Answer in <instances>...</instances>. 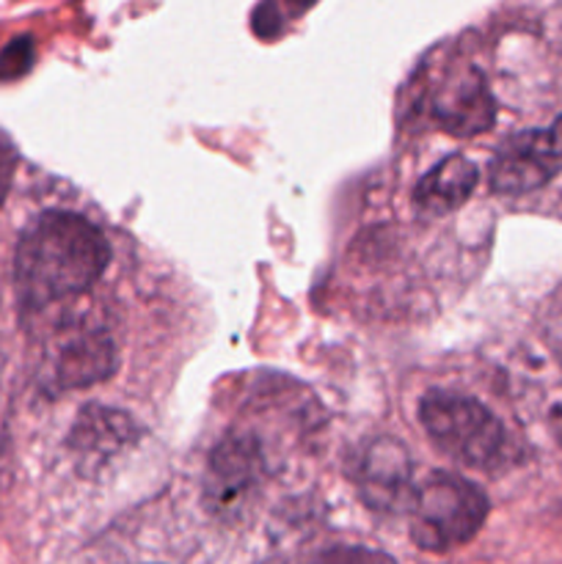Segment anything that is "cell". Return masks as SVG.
I'll list each match as a JSON object with an SVG mask.
<instances>
[{
  "instance_id": "3",
  "label": "cell",
  "mask_w": 562,
  "mask_h": 564,
  "mask_svg": "<svg viewBox=\"0 0 562 564\" xmlns=\"http://www.w3.org/2000/svg\"><path fill=\"white\" fill-rule=\"evenodd\" d=\"M488 496L457 474L439 471L413 496L411 540L430 554H446L477 538L488 518Z\"/></svg>"
},
{
  "instance_id": "4",
  "label": "cell",
  "mask_w": 562,
  "mask_h": 564,
  "mask_svg": "<svg viewBox=\"0 0 562 564\" xmlns=\"http://www.w3.org/2000/svg\"><path fill=\"white\" fill-rule=\"evenodd\" d=\"M264 457L251 435H226L213 449L204 474V496L213 512H235L259 485Z\"/></svg>"
},
{
  "instance_id": "6",
  "label": "cell",
  "mask_w": 562,
  "mask_h": 564,
  "mask_svg": "<svg viewBox=\"0 0 562 564\" xmlns=\"http://www.w3.org/2000/svg\"><path fill=\"white\" fill-rule=\"evenodd\" d=\"M562 160L551 147L549 132L527 130L507 138L490 163L488 182L496 193L505 196H521V193L538 191L551 182L560 171Z\"/></svg>"
},
{
  "instance_id": "2",
  "label": "cell",
  "mask_w": 562,
  "mask_h": 564,
  "mask_svg": "<svg viewBox=\"0 0 562 564\" xmlns=\"http://www.w3.org/2000/svg\"><path fill=\"white\" fill-rule=\"evenodd\" d=\"M419 422L435 446L468 468L501 466L507 457V433L499 419L472 397L430 391L419 402Z\"/></svg>"
},
{
  "instance_id": "7",
  "label": "cell",
  "mask_w": 562,
  "mask_h": 564,
  "mask_svg": "<svg viewBox=\"0 0 562 564\" xmlns=\"http://www.w3.org/2000/svg\"><path fill=\"white\" fill-rule=\"evenodd\" d=\"M433 116L450 135H477L496 119V105L485 77L474 66L452 72L444 77L433 97Z\"/></svg>"
},
{
  "instance_id": "11",
  "label": "cell",
  "mask_w": 562,
  "mask_h": 564,
  "mask_svg": "<svg viewBox=\"0 0 562 564\" xmlns=\"http://www.w3.org/2000/svg\"><path fill=\"white\" fill-rule=\"evenodd\" d=\"M312 564H397L389 554L375 549H361V545H350V549H331L320 554Z\"/></svg>"
},
{
  "instance_id": "10",
  "label": "cell",
  "mask_w": 562,
  "mask_h": 564,
  "mask_svg": "<svg viewBox=\"0 0 562 564\" xmlns=\"http://www.w3.org/2000/svg\"><path fill=\"white\" fill-rule=\"evenodd\" d=\"M132 438H136V427L127 413L91 405L77 416L69 444L80 460H94V457L105 460L114 452L125 449Z\"/></svg>"
},
{
  "instance_id": "5",
  "label": "cell",
  "mask_w": 562,
  "mask_h": 564,
  "mask_svg": "<svg viewBox=\"0 0 562 564\" xmlns=\"http://www.w3.org/2000/svg\"><path fill=\"white\" fill-rule=\"evenodd\" d=\"M353 479L372 510L402 512L413 507L417 490L411 488V460L400 441L378 438L364 446Z\"/></svg>"
},
{
  "instance_id": "9",
  "label": "cell",
  "mask_w": 562,
  "mask_h": 564,
  "mask_svg": "<svg viewBox=\"0 0 562 564\" xmlns=\"http://www.w3.org/2000/svg\"><path fill=\"white\" fill-rule=\"evenodd\" d=\"M479 171L463 154H450L422 176L413 191V204L424 215H446L463 207L477 187Z\"/></svg>"
},
{
  "instance_id": "8",
  "label": "cell",
  "mask_w": 562,
  "mask_h": 564,
  "mask_svg": "<svg viewBox=\"0 0 562 564\" xmlns=\"http://www.w3.org/2000/svg\"><path fill=\"white\" fill-rule=\"evenodd\" d=\"M116 369V347L105 330H86L75 339L64 341L53 356V378L55 389H86L110 378Z\"/></svg>"
},
{
  "instance_id": "1",
  "label": "cell",
  "mask_w": 562,
  "mask_h": 564,
  "mask_svg": "<svg viewBox=\"0 0 562 564\" xmlns=\"http://www.w3.org/2000/svg\"><path fill=\"white\" fill-rule=\"evenodd\" d=\"M108 262L110 246L91 220L75 213H44L17 242V295L28 308L66 301L97 284Z\"/></svg>"
},
{
  "instance_id": "12",
  "label": "cell",
  "mask_w": 562,
  "mask_h": 564,
  "mask_svg": "<svg viewBox=\"0 0 562 564\" xmlns=\"http://www.w3.org/2000/svg\"><path fill=\"white\" fill-rule=\"evenodd\" d=\"M549 138H551V147H554L556 158H560V160H562V116H560V119H556V121H554V127H551Z\"/></svg>"
}]
</instances>
